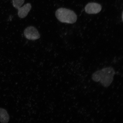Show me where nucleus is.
<instances>
[{
	"label": "nucleus",
	"instance_id": "obj_7",
	"mask_svg": "<svg viewBox=\"0 0 123 123\" xmlns=\"http://www.w3.org/2000/svg\"><path fill=\"white\" fill-rule=\"evenodd\" d=\"M25 0H13V5L15 8L18 9L24 4Z\"/></svg>",
	"mask_w": 123,
	"mask_h": 123
},
{
	"label": "nucleus",
	"instance_id": "obj_2",
	"mask_svg": "<svg viewBox=\"0 0 123 123\" xmlns=\"http://www.w3.org/2000/svg\"><path fill=\"white\" fill-rule=\"evenodd\" d=\"M55 15L58 20L62 23L73 24L77 20V16L74 12L63 8L58 9L55 12Z\"/></svg>",
	"mask_w": 123,
	"mask_h": 123
},
{
	"label": "nucleus",
	"instance_id": "obj_3",
	"mask_svg": "<svg viewBox=\"0 0 123 123\" xmlns=\"http://www.w3.org/2000/svg\"><path fill=\"white\" fill-rule=\"evenodd\" d=\"M25 37L28 39L35 40L39 39L40 35L36 28L30 26L26 28L24 31Z\"/></svg>",
	"mask_w": 123,
	"mask_h": 123
},
{
	"label": "nucleus",
	"instance_id": "obj_5",
	"mask_svg": "<svg viewBox=\"0 0 123 123\" xmlns=\"http://www.w3.org/2000/svg\"><path fill=\"white\" fill-rule=\"evenodd\" d=\"M31 5L27 3L18 9V15L19 17L24 18L27 16L31 8Z\"/></svg>",
	"mask_w": 123,
	"mask_h": 123
},
{
	"label": "nucleus",
	"instance_id": "obj_1",
	"mask_svg": "<svg viewBox=\"0 0 123 123\" xmlns=\"http://www.w3.org/2000/svg\"><path fill=\"white\" fill-rule=\"evenodd\" d=\"M115 74V71L113 68L106 67L94 73L92 78L93 81L100 82L103 86L107 87L113 82Z\"/></svg>",
	"mask_w": 123,
	"mask_h": 123
},
{
	"label": "nucleus",
	"instance_id": "obj_4",
	"mask_svg": "<svg viewBox=\"0 0 123 123\" xmlns=\"http://www.w3.org/2000/svg\"><path fill=\"white\" fill-rule=\"evenodd\" d=\"M102 9L100 5L96 3H90L87 4L85 7L86 13L89 14H93L99 13Z\"/></svg>",
	"mask_w": 123,
	"mask_h": 123
},
{
	"label": "nucleus",
	"instance_id": "obj_6",
	"mask_svg": "<svg viewBox=\"0 0 123 123\" xmlns=\"http://www.w3.org/2000/svg\"><path fill=\"white\" fill-rule=\"evenodd\" d=\"M10 120V117L6 110L0 108V122L2 123L8 122Z\"/></svg>",
	"mask_w": 123,
	"mask_h": 123
}]
</instances>
